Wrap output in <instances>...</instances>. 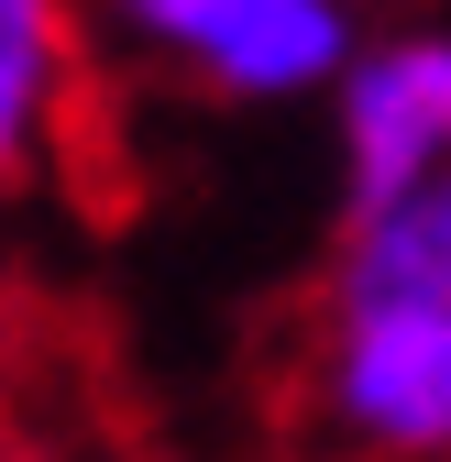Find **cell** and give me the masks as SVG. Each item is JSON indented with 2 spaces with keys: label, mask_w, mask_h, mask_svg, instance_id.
<instances>
[{
  "label": "cell",
  "mask_w": 451,
  "mask_h": 462,
  "mask_svg": "<svg viewBox=\"0 0 451 462\" xmlns=\"http://www.w3.org/2000/svg\"><path fill=\"white\" fill-rule=\"evenodd\" d=\"M298 419L319 440H342L353 462H408L451 451V309L419 319H319Z\"/></svg>",
  "instance_id": "cell-1"
},
{
  "label": "cell",
  "mask_w": 451,
  "mask_h": 462,
  "mask_svg": "<svg viewBox=\"0 0 451 462\" xmlns=\"http://www.w3.org/2000/svg\"><path fill=\"white\" fill-rule=\"evenodd\" d=\"M154 55L198 67L209 88H243V99H275V88H308L342 67V0H110Z\"/></svg>",
  "instance_id": "cell-2"
},
{
  "label": "cell",
  "mask_w": 451,
  "mask_h": 462,
  "mask_svg": "<svg viewBox=\"0 0 451 462\" xmlns=\"http://www.w3.org/2000/svg\"><path fill=\"white\" fill-rule=\"evenodd\" d=\"M342 154H353V220L451 165V33L374 44L342 78Z\"/></svg>",
  "instance_id": "cell-3"
},
{
  "label": "cell",
  "mask_w": 451,
  "mask_h": 462,
  "mask_svg": "<svg viewBox=\"0 0 451 462\" xmlns=\"http://www.w3.org/2000/svg\"><path fill=\"white\" fill-rule=\"evenodd\" d=\"M78 110H88L78 12L67 0H0V199L44 188L78 154Z\"/></svg>",
  "instance_id": "cell-4"
},
{
  "label": "cell",
  "mask_w": 451,
  "mask_h": 462,
  "mask_svg": "<svg viewBox=\"0 0 451 462\" xmlns=\"http://www.w3.org/2000/svg\"><path fill=\"white\" fill-rule=\"evenodd\" d=\"M419 309H451V165L364 209L319 275V319H419Z\"/></svg>",
  "instance_id": "cell-5"
},
{
  "label": "cell",
  "mask_w": 451,
  "mask_h": 462,
  "mask_svg": "<svg viewBox=\"0 0 451 462\" xmlns=\"http://www.w3.org/2000/svg\"><path fill=\"white\" fill-rule=\"evenodd\" d=\"M12 364H23V298L0 286V374H12Z\"/></svg>",
  "instance_id": "cell-6"
}]
</instances>
